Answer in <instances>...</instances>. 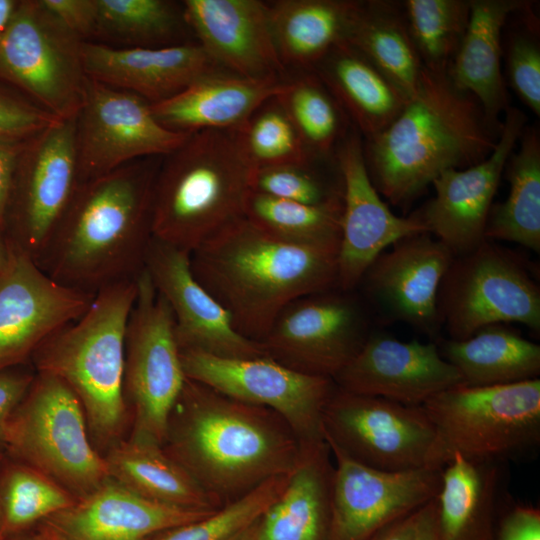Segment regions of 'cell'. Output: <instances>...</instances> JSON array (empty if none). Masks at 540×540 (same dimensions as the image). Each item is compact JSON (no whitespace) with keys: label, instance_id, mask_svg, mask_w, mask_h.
<instances>
[{"label":"cell","instance_id":"cell-17","mask_svg":"<svg viewBox=\"0 0 540 540\" xmlns=\"http://www.w3.org/2000/svg\"><path fill=\"white\" fill-rule=\"evenodd\" d=\"M7 245L0 270V371L32 357L48 338L81 317L95 296L56 282L30 255Z\"/></svg>","mask_w":540,"mask_h":540},{"label":"cell","instance_id":"cell-13","mask_svg":"<svg viewBox=\"0 0 540 540\" xmlns=\"http://www.w3.org/2000/svg\"><path fill=\"white\" fill-rule=\"evenodd\" d=\"M180 357L186 378L276 412L301 447L325 440L323 412L336 388L333 379L298 372L267 356L225 358L186 350Z\"/></svg>","mask_w":540,"mask_h":540},{"label":"cell","instance_id":"cell-16","mask_svg":"<svg viewBox=\"0 0 540 540\" xmlns=\"http://www.w3.org/2000/svg\"><path fill=\"white\" fill-rule=\"evenodd\" d=\"M326 442L335 460L327 540H368L419 510L440 490L443 468L379 470Z\"/></svg>","mask_w":540,"mask_h":540},{"label":"cell","instance_id":"cell-43","mask_svg":"<svg viewBox=\"0 0 540 540\" xmlns=\"http://www.w3.org/2000/svg\"><path fill=\"white\" fill-rule=\"evenodd\" d=\"M290 474L270 478L206 516L162 531L151 540H231L262 517L285 489Z\"/></svg>","mask_w":540,"mask_h":540},{"label":"cell","instance_id":"cell-27","mask_svg":"<svg viewBox=\"0 0 540 540\" xmlns=\"http://www.w3.org/2000/svg\"><path fill=\"white\" fill-rule=\"evenodd\" d=\"M287 81L279 77L252 78L215 70L175 96L150 104L164 127L184 133L241 129L266 101L283 93Z\"/></svg>","mask_w":540,"mask_h":540},{"label":"cell","instance_id":"cell-25","mask_svg":"<svg viewBox=\"0 0 540 540\" xmlns=\"http://www.w3.org/2000/svg\"><path fill=\"white\" fill-rule=\"evenodd\" d=\"M185 21L197 43L222 69L252 78L285 72L270 23L269 4L260 0H185Z\"/></svg>","mask_w":540,"mask_h":540},{"label":"cell","instance_id":"cell-1","mask_svg":"<svg viewBox=\"0 0 540 540\" xmlns=\"http://www.w3.org/2000/svg\"><path fill=\"white\" fill-rule=\"evenodd\" d=\"M162 157L130 162L78 183L36 264L56 282L95 295L136 279L152 235L153 188Z\"/></svg>","mask_w":540,"mask_h":540},{"label":"cell","instance_id":"cell-53","mask_svg":"<svg viewBox=\"0 0 540 540\" xmlns=\"http://www.w3.org/2000/svg\"><path fill=\"white\" fill-rule=\"evenodd\" d=\"M17 4L11 0H0V36L7 27Z\"/></svg>","mask_w":540,"mask_h":540},{"label":"cell","instance_id":"cell-31","mask_svg":"<svg viewBox=\"0 0 540 540\" xmlns=\"http://www.w3.org/2000/svg\"><path fill=\"white\" fill-rule=\"evenodd\" d=\"M454 452L442 469L436 500L438 540H494L500 469Z\"/></svg>","mask_w":540,"mask_h":540},{"label":"cell","instance_id":"cell-36","mask_svg":"<svg viewBox=\"0 0 540 540\" xmlns=\"http://www.w3.org/2000/svg\"><path fill=\"white\" fill-rule=\"evenodd\" d=\"M519 147L509 155L503 176L509 183L507 198L492 204L486 239L520 244L540 252V133L524 127Z\"/></svg>","mask_w":540,"mask_h":540},{"label":"cell","instance_id":"cell-48","mask_svg":"<svg viewBox=\"0 0 540 540\" xmlns=\"http://www.w3.org/2000/svg\"><path fill=\"white\" fill-rule=\"evenodd\" d=\"M494 540H540V510L515 505L501 518Z\"/></svg>","mask_w":540,"mask_h":540},{"label":"cell","instance_id":"cell-14","mask_svg":"<svg viewBox=\"0 0 540 540\" xmlns=\"http://www.w3.org/2000/svg\"><path fill=\"white\" fill-rule=\"evenodd\" d=\"M189 134L164 127L140 96L88 78L75 118L79 183L138 159L164 157Z\"/></svg>","mask_w":540,"mask_h":540},{"label":"cell","instance_id":"cell-20","mask_svg":"<svg viewBox=\"0 0 540 540\" xmlns=\"http://www.w3.org/2000/svg\"><path fill=\"white\" fill-rule=\"evenodd\" d=\"M379 254L363 274V285L379 321L403 322L431 341L440 336L438 291L454 256L427 232L404 237Z\"/></svg>","mask_w":540,"mask_h":540},{"label":"cell","instance_id":"cell-41","mask_svg":"<svg viewBox=\"0 0 540 540\" xmlns=\"http://www.w3.org/2000/svg\"><path fill=\"white\" fill-rule=\"evenodd\" d=\"M75 501L69 491L40 471L26 464L10 466L0 480L4 537L29 530Z\"/></svg>","mask_w":540,"mask_h":540},{"label":"cell","instance_id":"cell-33","mask_svg":"<svg viewBox=\"0 0 540 540\" xmlns=\"http://www.w3.org/2000/svg\"><path fill=\"white\" fill-rule=\"evenodd\" d=\"M436 343L463 385L510 384L540 375V346L505 324L486 326L465 340L440 337Z\"/></svg>","mask_w":540,"mask_h":540},{"label":"cell","instance_id":"cell-3","mask_svg":"<svg viewBox=\"0 0 540 540\" xmlns=\"http://www.w3.org/2000/svg\"><path fill=\"white\" fill-rule=\"evenodd\" d=\"M501 128L486 119L476 98L458 89L448 72L424 69L398 116L363 140L368 175L391 205L407 209L444 171L489 156Z\"/></svg>","mask_w":540,"mask_h":540},{"label":"cell","instance_id":"cell-7","mask_svg":"<svg viewBox=\"0 0 540 540\" xmlns=\"http://www.w3.org/2000/svg\"><path fill=\"white\" fill-rule=\"evenodd\" d=\"M3 444L24 464L50 477L76 499L108 478L104 456L93 447L76 395L59 378L37 372L13 413Z\"/></svg>","mask_w":540,"mask_h":540},{"label":"cell","instance_id":"cell-39","mask_svg":"<svg viewBox=\"0 0 540 540\" xmlns=\"http://www.w3.org/2000/svg\"><path fill=\"white\" fill-rule=\"evenodd\" d=\"M342 210V198L309 205L253 191L246 205L245 218L286 241L339 248Z\"/></svg>","mask_w":540,"mask_h":540},{"label":"cell","instance_id":"cell-55","mask_svg":"<svg viewBox=\"0 0 540 540\" xmlns=\"http://www.w3.org/2000/svg\"><path fill=\"white\" fill-rule=\"evenodd\" d=\"M260 519L231 540H256Z\"/></svg>","mask_w":540,"mask_h":540},{"label":"cell","instance_id":"cell-37","mask_svg":"<svg viewBox=\"0 0 540 540\" xmlns=\"http://www.w3.org/2000/svg\"><path fill=\"white\" fill-rule=\"evenodd\" d=\"M94 38L122 48H159L187 43L182 4L168 0H96ZM190 30V29H189Z\"/></svg>","mask_w":540,"mask_h":540},{"label":"cell","instance_id":"cell-50","mask_svg":"<svg viewBox=\"0 0 540 540\" xmlns=\"http://www.w3.org/2000/svg\"><path fill=\"white\" fill-rule=\"evenodd\" d=\"M18 153L12 144L0 142V235L5 216Z\"/></svg>","mask_w":540,"mask_h":540},{"label":"cell","instance_id":"cell-46","mask_svg":"<svg viewBox=\"0 0 540 540\" xmlns=\"http://www.w3.org/2000/svg\"><path fill=\"white\" fill-rule=\"evenodd\" d=\"M60 119L36 105L0 95V142L30 140Z\"/></svg>","mask_w":540,"mask_h":540},{"label":"cell","instance_id":"cell-11","mask_svg":"<svg viewBox=\"0 0 540 540\" xmlns=\"http://www.w3.org/2000/svg\"><path fill=\"white\" fill-rule=\"evenodd\" d=\"M137 287L125 333L123 393L133 413L129 439L162 446L186 376L172 311L145 268Z\"/></svg>","mask_w":540,"mask_h":540},{"label":"cell","instance_id":"cell-57","mask_svg":"<svg viewBox=\"0 0 540 540\" xmlns=\"http://www.w3.org/2000/svg\"><path fill=\"white\" fill-rule=\"evenodd\" d=\"M4 537V524H3V516L2 511L0 507V540Z\"/></svg>","mask_w":540,"mask_h":540},{"label":"cell","instance_id":"cell-52","mask_svg":"<svg viewBox=\"0 0 540 540\" xmlns=\"http://www.w3.org/2000/svg\"><path fill=\"white\" fill-rule=\"evenodd\" d=\"M414 540H438L435 498L420 508Z\"/></svg>","mask_w":540,"mask_h":540},{"label":"cell","instance_id":"cell-34","mask_svg":"<svg viewBox=\"0 0 540 540\" xmlns=\"http://www.w3.org/2000/svg\"><path fill=\"white\" fill-rule=\"evenodd\" d=\"M104 459L109 478L155 502L197 511L223 506L160 445L131 439L119 441Z\"/></svg>","mask_w":540,"mask_h":540},{"label":"cell","instance_id":"cell-15","mask_svg":"<svg viewBox=\"0 0 540 540\" xmlns=\"http://www.w3.org/2000/svg\"><path fill=\"white\" fill-rule=\"evenodd\" d=\"M350 292L334 288L290 303L260 341L267 357L333 379L372 333L367 313Z\"/></svg>","mask_w":540,"mask_h":540},{"label":"cell","instance_id":"cell-2","mask_svg":"<svg viewBox=\"0 0 540 540\" xmlns=\"http://www.w3.org/2000/svg\"><path fill=\"white\" fill-rule=\"evenodd\" d=\"M162 447L221 505L290 474L301 454L298 438L276 412L188 378Z\"/></svg>","mask_w":540,"mask_h":540},{"label":"cell","instance_id":"cell-18","mask_svg":"<svg viewBox=\"0 0 540 540\" xmlns=\"http://www.w3.org/2000/svg\"><path fill=\"white\" fill-rule=\"evenodd\" d=\"M526 125V115L510 106L489 156L470 167L441 173L431 184L434 196L410 214L454 257L474 250L486 240L489 212L506 161Z\"/></svg>","mask_w":540,"mask_h":540},{"label":"cell","instance_id":"cell-44","mask_svg":"<svg viewBox=\"0 0 540 540\" xmlns=\"http://www.w3.org/2000/svg\"><path fill=\"white\" fill-rule=\"evenodd\" d=\"M534 2L512 13L503 31L502 60L506 78L517 97L537 117L540 116V42L539 20ZM510 15V16H511Z\"/></svg>","mask_w":540,"mask_h":540},{"label":"cell","instance_id":"cell-56","mask_svg":"<svg viewBox=\"0 0 540 540\" xmlns=\"http://www.w3.org/2000/svg\"><path fill=\"white\" fill-rule=\"evenodd\" d=\"M8 254V245L6 240L2 239V236L0 235V270L2 269L3 265L6 262Z\"/></svg>","mask_w":540,"mask_h":540},{"label":"cell","instance_id":"cell-21","mask_svg":"<svg viewBox=\"0 0 540 540\" xmlns=\"http://www.w3.org/2000/svg\"><path fill=\"white\" fill-rule=\"evenodd\" d=\"M145 270L172 311L180 351L225 358L267 356L260 342L237 332L228 312L197 281L189 252L152 238Z\"/></svg>","mask_w":540,"mask_h":540},{"label":"cell","instance_id":"cell-32","mask_svg":"<svg viewBox=\"0 0 540 540\" xmlns=\"http://www.w3.org/2000/svg\"><path fill=\"white\" fill-rule=\"evenodd\" d=\"M269 4L275 46L283 66L311 71L346 40L358 0H279Z\"/></svg>","mask_w":540,"mask_h":540},{"label":"cell","instance_id":"cell-49","mask_svg":"<svg viewBox=\"0 0 540 540\" xmlns=\"http://www.w3.org/2000/svg\"><path fill=\"white\" fill-rule=\"evenodd\" d=\"M34 375L0 371V443H3L6 427L16 408L25 397Z\"/></svg>","mask_w":540,"mask_h":540},{"label":"cell","instance_id":"cell-35","mask_svg":"<svg viewBox=\"0 0 540 540\" xmlns=\"http://www.w3.org/2000/svg\"><path fill=\"white\" fill-rule=\"evenodd\" d=\"M409 99L424 66L412 41L402 1H359L346 40Z\"/></svg>","mask_w":540,"mask_h":540},{"label":"cell","instance_id":"cell-8","mask_svg":"<svg viewBox=\"0 0 540 540\" xmlns=\"http://www.w3.org/2000/svg\"><path fill=\"white\" fill-rule=\"evenodd\" d=\"M450 458L499 462L540 444V379L448 388L421 405Z\"/></svg>","mask_w":540,"mask_h":540},{"label":"cell","instance_id":"cell-30","mask_svg":"<svg viewBox=\"0 0 540 540\" xmlns=\"http://www.w3.org/2000/svg\"><path fill=\"white\" fill-rule=\"evenodd\" d=\"M311 71L330 91L363 140L386 129L408 100L347 41L332 48Z\"/></svg>","mask_w":540,"mask_h":540},{"label":"cell","instance_id":"cell-28","mask_svg":"<svg viewBox=\"0 0 540 540\" xmlns=\"http://www.w3.org/2000/svg\"><path fill=\"white\" fill-rule=\"evenodd\" d=\"M527 0H470L466 33L448 74L460 90L472 94L486 119L500 128L510 107L502 71L503 31L510 15Z\"/></svg>","mask_w":540,"mask_h":540},{"label":"cell","instance_id":"cell-22","mask_svg":"<svg viewBox=\"0 0 540 540\" xmlns=\"http://www.w3.org/2000/svg\"><path fill=\"white\" fill-rule=\"evenodd\" d=\"M336 160L343 186L337 288L353 291L379 254L404 237L426 231L412 216L392 213L382 200L368 175L363 138L354 127Z\"/></svg>","mask_w":540,"mask_h":540},{"label":"cell","instance_id":"cell-42","mask_svg":"<svg viewBox=\"0 0 540 540\" xmlns=\"http://www.w3.org/2000/svg\"><path fill=\"white\" fill-rule=\"evenodd\" d=\"M277 97L261 105L239 129L250 161L256 169L318 162L310 157Z\"/></svg>","mask_w":540,"mask_h":540},{"label":"cell","instance_id":"cell-38","mask_svg":"<svg viewBox=\"0 0 540 540\" xmlns=\"http://www.w3.org/2000/svg\"><path fill=\"white\" fill-rule=\"evenodd\" d=\"M296 127L310 157L336 160V153L352 124L339 103L313 71H302L287 81L278 97Z\"/></svg>","mask_w":540,"mask_h":540},{"label":"cell","instance_id":"cell-45","mask_svg":"<svg viewBox=\"0 0 540 540\" xmlns=\"http://www.w3.org/2000/svg\"><path fill=\"white\" fill-rule=\"evenodd\" d=\"M253 191L298 203L321 205L341 199L343 186L335 160L257 168Z\"/></svg>","mask_w":540,"mask_h":540},{"label":"cell","instance_id":"cell-9","mask_svg":"<svg viewBox=\"0 0 540 540\" xmlns=\"http://www.w3.org/2000/svg\"><path fill=\"white\" fill-rule=\"evenodd\" d=\"M437 309L448 339L465 340L493 324L520 323L540 332V287L529 263L486 239L453 258L438 291Z\"/></svg>","mask_w":540,"mask_h":540},{"label":"cell","instance_id":"cell-24","mask_svg":"<svg viewBox=\"0 0 540 540\" xmlns=\"http://www.w3.org/2000/svg\"><path fill=\"white\" fill-rule=\"evenodd\" d=\"M210 512L155 502L108 478L71 506L41 521L37 529L50 540H151Z\"/></svg>","mask_w":540,"mask_h":540},{"label":"cell","instance_id":"cell-54","mask_svg":"<svg viewBox=\"0 0 540 540\" xmlns=\"http://www.w3.org/2000/svg\"><path fill=\"white\" fill-rule=\"evenodd\" d=\"M1 540H50V539L36 528L34 531L27 530L20 533L5 536Z\"/></svg>","mask_w":540,"mask_h":540},{"label":"cell","instance_id":"cell-10","mask_svg":"<svg viewBox=\"0 0 540 540\" xmlns=\"http://www.w3.org/2000/svg\"><path fill=\"white\" fill-rule=\"evenodd\" d=\"M324 439L384 471L443 468L450 455L422 406L336 386L323 412Z\"/></svg>","mask_w":540,"mask_h":540},{"label":"cell","instance_id":"cell-12","mask_svg":"<svg viewBox=\"0 0 540 540\" xmlns=\"http://www.w3.org/2000/svg\"><path fill=\"white\" fill-rule=\"evenodd\" d=\"M81 40L42 4H17L0 36V72L60 120L75 119L83 105L87 75Z\"/></svg>","mask_w":540,"mask_h":540},{"label":"cell","instance_id":"cell-4","mask_svg":"<svg viewBox=\"0 0 540 540\" xmlns=\"http://www.w3.org/2000/svg\"><path fill=\"white\" fill-rule=\"evenodd\" d=\"M338 254L283 240L244 217L192 251L190 267L237 332L260 342L290 303L337 288Z\"/></svg>","mask_w":540,"mask_h":540},{"label":"cell","instance_id":"cell-40","mask_svg":"<svg viewBox=\"0 0 540 540\" xmlns=\"http://www.w3.org/2000/svg\"><path fill=\"white\" fill-rule=\"evenodd\" d=\"M402 4L424 68L448 72L467 30L470 0H404Z\"/></svg>","mask_w":540,"mask_h":540},{"label":"cell","instance_id":"cell-6","mask_svg":"<svg viewBox=\"0 0 540 540\" xmlns=\"http://www.w3.org/2000/svg\"><path fill=\"white\" fill-rule=\"evenodd\" d=\"M137 290L136 278L98 291L81 317L32 356L37 372L59 378L76 395L89 432L102 444H115L127 420L125 333Z\"/></svg>","mask_w":540,"mask_h":540},{"label":"cell","instance_id":"cell-51","mask_svg":"<svg viewBox=\"0 0 540 540\" xmlns=\"http://www.w3.org/2000/svg\"><path fill=\"white\" fill-rule=\"evenodd\" d=\"M419 510L384 527L368 540H414Z\"/></svg>","mask_w":540,"mask_h":540},{"label":"cell","instance_id":"cell-23","mask_svg":"<svg viewBox=\"0 0 540 540\" xmlns=\"http://www.w3.org/2000/svg\"><path fill=\"white\" fill-rule=\"evenodd\" d=\"M345 391L421 406L434 395L461 384L456 368L435 341H401L372 332L358 353L333 378Z\"/></svg>","mask_w":540,"mask_h":540},{"label":"cell","instance_id":"cell-29","mask_svg":"<svg viewBox=\"0 0 540 540\" xmlns=\"http://www.w3.org/2000/svg\"><path fill=\"white\" fill-rule=\"evenodd\" d=\"M332 463L325 440L301 447L285 489L260 518L256 540H327Z\"/></svg>","mask_w":540,"mask_h":540},{"label":"cell","instance_id":"cell-19","mask_svg":"<svg viewBox=\"0 0 540 540\" xmlns=\"http://www.w3.org/2000/svg\"><path fill=\"white\" fill-rule=\"evenodd\" d=\"M25 148L17 156L8 199H15V236L6 241L35 259L79 183L75 119L46 128Z\"/></svg>","mask_w":540,"mask_h":540},{"label":"cell","instance_id":"cell-47","mask_svg":"<svg viewBox=\"0 0 540 540\" xmlns=\"http://www.w3.org/2000/svg\"><path fill=\"white\" fill-rule=\"evenodd\" d=\"M41 2L81 40L94 38L97 25L96 0H41Z\"/></svg>","mask_w":540,"mask_h":540},{"label":"cell","instance_id":"cell-26","mask_svg":"<svg viewBox=\"0 0 540 540\" xmlns=\"http://www.w3.org/2000/svg\"><path fill=\"white\" fill-rule=\"evenodd\" d=\"M88 78L132 92L150 104L167 100L220 69L197 42L159 48H122L83 41Z\"/></svg>","mask_w":540,"mask_h":540},{"label":"cell","instance_id":"cell-58","mask_svg":"<svg viewBox=\"0 0 540 540\" xmlns=\"http://www.w3.org/2000/svg\"><path fill=\"white\" fill-rule=\"evenodd\" d=\"M0 459H1V457H0Z\"/></svg>","mask_w":540,"mask_h":540},{"label":"cell","instance_id":"cell-5","mask_svg":"<svg viewBox=\"0 0 540 540\" xmlns=\"http://www.w3.org/2000/svg\"><path fill=\"white\" fill-rule=\"evenodd\" d=\"M255 170L239 129L190 133L161 158L153 188V238L196 250L245 217Z\"/></svg>","mask_w":540,"mask_h":540}]
</instances>
